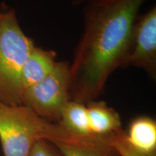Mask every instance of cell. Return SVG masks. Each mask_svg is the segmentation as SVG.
Masks as SVG:
<instances>
[{
	"label": "cell",
	"instance_id": "11",
	"mask_svg": "<svg viewBox=\"0 0 156 156\" xmlns=\"http://www.w3.org/2000/svg\"><path fill=\"white\" fill-rule=\"evenodd\" d=\"M108 143L119 156H154L153 154L147 155L134 151L126 141L125 134L122 132L109 136Z\"/></svg>",
	"mask_w": 156,
	"mask_h": 156
},
{
	"label": "cell",
	"instance_id": "6",
	"mask_svg": "<svg viewBox=\"0 0 156 156\" xmlns=\"http://www.w3.org/2000/svg\"><path fill=\"white\" fill-rule=\"evenodd\" d=\"M56 54L53 50L36 47L25 61L20 75L23 93L38 83L49 74L56 63Z\"/></svg>",
	"mask_w": 156,
	"mask_h": 156
},
{
	"label": "cell",
	"instance_id": "10",
	"mask_svg": "<svg viewBox=\"0 0 156 156\" xmlns=\"http://www.w3.org/2000/svg\"><path fill=\"white\" fill-rule=\"evenodd\" d=\"M108 137L76 139L54 142L63 156H112Z\"/></svg>",
	"mask_w": 156,
	"mask_h": 156
},
{
	"label": "cell",
	"instance_id": "8",
	"mask_svg": "<svg viewBox=\"0 0 156 156\" xmlns=\"http://www.w3.org/2000/svg\"><path fill=\"white\" fill-rule=\"evenodd\" d=\"M127 143L134 151L151 155L156 149V123L148 116H139L131 122L127 134Z\"/></svg>",
	"mask_w": 156,
	"mask_h": 156
},
{
	"label": "cell",
	"instance_id": "14",
	"mask_svg": "<svg viewBox=\"0 0 156 156\" xmlns=\"http://www.w3.org/2000/svg\"><path fill=\"white\" fill-rule=\"evenodd\" d=\"M0 13H1V11H0Z\"/></svg>",
	"mask_w": 156,
	"mask_h": 156
},
{
	"label": "cell",
	"instance_id": "5",
	"mask_svg": "<svg viewBox=\"0 0 156 156\" xmlns=\"http://www.w3.org/2000/svg\"><path fill=\"white\" fill-rule=\"evenodd\" d=\"M143 69L151 77L156 75V7L138 15L122 67Z\"/></svg>",
	"mask_w": 156,
	"mask_h": 156
},
{
	"label": "cell",
	"instance_id": "1",
	"mask_svg": "<svg viewBox=\"0 0 156 156\" xmlns=\"http://www.w3.org/2000/svg\"><path fill=\"white\" fill-rule=\"evenodd\" d=\"M146 0H101L85 5L84 31L70 69V95L93 101L122 67L140 9Z\"/></svg>",
	"mask_w": 156,
	"mask_h": 156
},
{
	"label": "cell",
	"instance_id": "2",
	"mask_svg": "<svg viewBox=\"0 0 156 156\" xmlns=\"http://www.w3.org/2000/svg\"><path fill=\"white\" fill-rule=\"evenodd\" d=\"M76 138L58 123L45 119L26 106L0 105V142L4 156H28L40 140L54 143Z\"/></svg>",
	"mask_w": 156,
	"mask_h": 156
},
{
	"label": "cell",
	"instance_id": "12",
	"mask_svg": "<svg viewBox=\"0 0 156 156\" xmlns=\"http://www.w3.org/2000/svg\"><path fill=\"white\" fill-rule=\"evenodd\" d=\"M46 140L37 142L32 147L28 156H57L55 152L48 145Z\"/></svg>",
	"mask_w": 156,
	"mask_h": 156
},
{
	"label": "cell",
	"instance_id": "4",
	"mask_svg": "<svg viewBox=\"0 0 156 156\" xmlns=\"http://www.w3.org/2000/svg\"><path fill=\"white\" fill-rule=\"evenodd\" d=\"M69 66L68 62H56L44 79L25 91L22 104L45 119L58 122L62 110L71 101Z\"/></svg>",
	"mask_w": 156,
	"mask_h": 156
},
{
	"label": "cell",
	"instance_id": "9",
	"mask_svg": "<svg viewBox=\"0 0 156 156\" xmlns=\"http://www.w3.org/2000/svg\"><path fill=\"white\" fill-rule=\"evenodd\" d=\"M58 123L75 137L83 140L96 137L90 132L87 106L83 103L69 101L62 110Z\"/></svg>",
	"mask_w": 156,
	"mask_h": 156
},
{
	"label": "cell",
	"instance_id": "7",
	"mask_svg": "<svg viewBox=\"0 0 156 156\" xmlns=\"http://www.w3.org/2000/svg\"><path fill=\"white\" fill-rule=\"evenodd\" d=\"M90 132L96 137L119 133L122 128L119 114L103 101H90L87 106Z\"/></svg>",
	"mask_w": 156,
	"mask_h": 156
},
{
	"label": "cell",
	"instance_id": "13",
	"mask_svg": "<svg viewBox=\"0 0 156 156\" xmlns=\"http://www.w3.org/2000/svg\"><path fill=\"white\" fill-rule=\"evenodd\" d=\"M101 0H73L72 4L75 6H80L83 5H87V4L95 2H99Z\"/></svg>",
	"mask_w": 156,
	"mask_h": 156
},
{
	"label": "cell",
	"instance_id": "3",
	"mask_svg": "<svg viewBox=\"0 0 156 156\" xmlns=\"http://www.w3.org/2000/svg\"><path fill=\"white\" fill-rule=\"evenodd\" d=\"M36 47L24 34L14 9L0 13V105L22 104L20 75L25 61Z\"/></svg>",
	"mask_w": 156,
	"mask_h": 156
}]
</instances>
